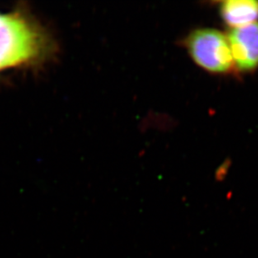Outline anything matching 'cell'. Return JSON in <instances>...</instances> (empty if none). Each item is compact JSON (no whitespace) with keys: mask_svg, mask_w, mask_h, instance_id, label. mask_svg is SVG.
I'll return each instance as SVG.
<instances>
[{"mask_svg":"<svg viewBox=\"0 0 258 258\" xmlns=\"http://www.w3.org/2000/svg\"><path fill=\"white\" fill-rule=\"evenodd\" d=\"M185 45L193 61L209 73L226 75L236 68L227 36L217 29H195Z\"/></svg>","mask_w":258,"mask_h":258,"instance_id":"cell-2","label":"cell"},{"mask_svg":"<svg viewBox=\"0 0 258 258\" xmlns=\"http://www.w3.org/2000/svg\"><path fill=\"white\" fill-rule=\"evenodd\" d=\"M219 10L226 25L233 29L257 22L258 1L256 0L223 1L220 4Z\"/></svg>","mask_w":258,"mask_h":258,"instance_id":"cell-4","label":"cell"},{"mask_svg":"<svg viewBox=\"0 0 258 258\" xmlns=\"http://www.w3.org/2000/svg\"><path fill=\"white\" fill-rule=\"evenodd\" d=\"M234 63L241 72L258 68V22L231 29L227 34Z\"/></svg>","mask_w":258,"mask_h":258,"instance_id":"cell-3","label":"cell"},{"mask_svg":"<svg viewBox=\"0 0 258 258\" xmlns=\"http://www.w3.org/2000/svg\"><path fill=\"white\" fill-rule=\"evenodd\" d=\"M50 47L44 30L25 14H0V71L41 60Z\"/></svg>","mask_w":258,"mask_h":258,"instance_id":"cell-1","label":"cell"}]
</instances>
